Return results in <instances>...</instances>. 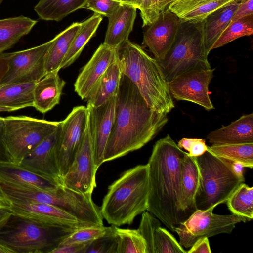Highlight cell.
<instances>
[{"mask_svg": "<svg viewBox=\"0 0 253 253\" xmlns=\"http://www.w3.org/2000/svg\"><path fill=\"white\" fill-rule=\"evenodd\" d=\"M36 83H17L0 86V106L15 110L33 107Z\"/></svg>", "mask_w": 253, "mask_h": 253, "instance_id": "29", "label": "cell"}, {"mask_svg": "<svg viewBox=\"0 0 253 253\" xmlns=\"http://www.w3.org/2000/svg\"><path fill=\"white\" fill-rule=\"evenodd\" d=\"M202 23L180 20L178 31L164 58L157 60L169 83L179 75L197 69H211Z\"/></svg>", "mask_w": 253, "mask_h": 253, "instance_id": "7", "label": "cell"}, {"mask_svg": "<svg viewBox=\"0 0 253 253\" xmlns=\"http://www.w3.org/2000/svg\"><path fill=\"white\" fill-rule=\"evenodd\" d=\"M200 175L196 197L197 210H206L226 203L243 183V173L235 169L234 163L216 156L207 150L195 157Z\"/></svg>", "mask_w": 253, "mask_h": 253, "instance_id": "6", "label": "cell"}, {"mask_svg": "<svg viewBox=\"0 0 253 253\" xmlns=\"http://www.w3.org/2000/svg\"><path fill=\"white\" fill-rule=\"evenodd\" d=\"M77 229L42 223L12 213L0 223V244L14 253H51Z\"/></svg>", "mask_w": 253, "mask_h": 253, "instance_id": "5", "label": "cell"}, {"mask_svg": "<svg viewBox=\"0 0 253 253\" xmlns=\"http://www.w3.org/2000/svg\"><path fill=\"white\" fill-rule=\"evenodd\" d=\"M116 96L94 107L87 104L96 169L104 163V154L114 122Z\"/></svg>", "mask_w": 253, "mask_h": 253, "instance_id": "16", "label": "cell"}, {"mask_svg": "<svg viewBox=\"0 0 253 253\" xmlns=\"http://www.w3.org/2000/svg\"><path fill=\"white\" fill-rule=\"evenodd\" d=\"M241 0H174L168 8L182 21L201 22L213 11Z\"/></svg>", "mask_w": 253, "mask_h": 253, "instance_id": "20", "label": "cell"}, {"mask_svg": "<svg viewBox=\"0 0 253 253\" xmlns=\"http://www.w3.org/2000/svg\"><path fill=\"white\" fill-rule=\"evenodd\" d=\"M153 0H141L139 10L142 20V27H146L152 23L151 6Z\"/></svg>", "mask_w": 253, "mask_h": 253, "instance_id": "42", "label": "cell"}, {"mask_svg": "<svg viewBox=\"0 0 253 253\" xmlns=\"http://www.w3.org/2000/svg\"><path fill=\"white\" fill-rule=\"evenodd\" d=\"M240 2L213 11L202 21L204 43L208 54L212 50L215 42L230 24Z\"/></svg>", "mask_w": 253, "mask_h": 253, "instance_id": "26", "label": "cell"}, {"mask_svg": "<svg viewBox=\"0 0 253 253\" xmlns=\"http://www.w3.org/2000/svg\"><path fill=\"white\" fill-rule=\"evenodd\" d=\"M111 227L99 225L78 228L66 237L60 245L91 243L106 234L111 229Z\"/></svg>", "mask_w": 253, "mask_h": 253, "instance_id": "37", "label": "cell"}, {"mask_svg": "<svg viewBox=\"0 0 253 253\" xmlns=\"http://www.w3.org/2000/svg\"><path fill=\"white\" fill-rule=\"evenodd\" d=\"M207 148L205 139L196 138L188 154L192 157H198L203 154Z\"/></svg>", "mask_w": 253, "mask_h": 253, "instance_id": "44", "label": "cell"}, {"mask_svg": "<svg viewBox=\"0 0 253 253\" xmlns=\"http://www.w3.org/2000/svg\"><path fill=\"white\" fill-rule=\"evenodd\" d=\"M9 207L13 213L42 223L72 228L85 227L75 216L52 205L9 202Z\"/></svg>", "mask_w": 253, "mask_h": 253, "instance_id": "18", "label": "cell"}, {"mask_svg": "<svg viewBox=\"0 0 253 253\" xmlns=\"http://www.w3.org/2000/svg\"><path fill=\"white\" fill-rule=\"evenodd\" d=\"M37 22L23 15L0 19V53L12 47Z\"/></svg>", "mask_w": 253, "mask_h": 253, "instance_id": "27", "label": "cell"}, {"mask_svg": "<svg viewBox=\"0 0 253 253\" xmlns=\"http://www.w3.org/2000/svg\"><path fill=\"white\" fill-rule=\"evenodd\" d=\"M187 252L188 253H211V251L208 238L198 239Z\"/></svg>", "mask_w": 253, "mask_h": 253, "instance_id": "43", "label": "cell"}, {"mask_svg": "<svg viewBox=\"0 0 253 253\" xmlns=\"http://www.w3.org/2000/svg\"><path fill=\"white\" fill-rule=\"evenodd\" d=\"M111 227V229L106 234L89 244L85 253H116V238L113 226Z\"/></svg>", "mask_w": 253, "mask_h": 253, "instance_id": "38", "label": "cell"}, {"mask_svg": "<svg viewBox=\"0 0 253 253\" xmlns=\"http://www.w3.org/2000/svg\"><path fill=\"white\" fill-rule=\"evenodd\" d=\"M185 153L167 135L155 143L147 164V211L172 232L186 220L180 206L182 163Z\"/></svg>", "mask_w": 253, "mask_h": 253, "instance_id": "2", "label": "cell"}, {"mask_svg": "<svg viewBox=\"0 0 253 253\" xmlns=\"http://www.w3.org/2000/svg\"><path fill=\"white\" fill-rule=\"evenodd\" d=\"M87 0H40L34 7L39 18L60 21L69 14L83 8Z\"/></svg>", "mask_w": 253, "mask_h": 253, "instance_id": "31", "label": "cell"}, {"mask_svg": "<svg viewBox=\"0 0 253 253\" xmlns=\"http://www.w3.org/2000/svg\"><path fill=\"white\" fill-rule=\"evenodd\" d=\"M90 243H73L60 245L51 253H85Z\"/></svg>", "mask_w": 253, "mask_h": 253, "instance_id": "40", "label": "cell"}, {"mask_svg": "<svg viewBox=\"0 0 253 253\" xmlns=\"http://www.w3.org/2000/svg\"><path fill=\"white\" fill-rule=\"evenodd\" d=\"M4 0H0V5L1 4V3L3 2V1H4Z\"/></svg>", "mask_w": 253, "mask_h": 253, "instance_id": "53", "label": "cell"}, {"mask_svg": "<svg viewBox=\"0 0 253 253\" xmlns=\"http://www.w3.org/2000/svg\"><path fill=\"white\" fill-rule=\"evenodd\" d=\"M0 203L5 206H8V203L7 200L5 199L4 196L3 195L2 192L0 189Z\"/></svg>", "mask_w": 253, "mask_h": 253, "instance_id": "52", "label": "cell"}, {"mask_svg": "<svg viewBox=\"0 0 253 253\" xmlns=\"http://www.w3.org/2000/svg\"><path fill=\"white\" fill-rule=\"evenodd\" d=\"M60 125L48 136L27 154L19 164L24 169L36 174L61 184L56 149Z\"/></svg>", "mask_w": 253, "mask_h": 253, "instance_id": "15", "label": "cell"}, {"mask_svg": "<svg viewBox=\"0 0 253 253\" xmlns=\"http://www.w3.org/2000/svg\"><path fill=\"white\" fill-rule=\"evenodd\" d=\"M117 58V49L103 43L96 50L90 59L82 68L74 84L75 92L86 99L101 76Z\"/></svg>", "mask_w": 253, "mask_h": 253, "instance_id": "17", "label": "cell"}, {"mask_svg": "<svg viewBox=\"0 0 253 253\" xmlns=\"http://www.w3.org/2000/svg\"><path fill=\"white\" fill-rule=\"evenodd\" d=\"M180 20L167 8L144 31L142 46L147 47L154 58H164L176 39Z\"/></svg>", "mask_w": 253, "mask_h": 253, "instance_id": "14", "label": "cell"}, {"mask_svg": "<svg viewBox=\"0 0 253 253\" xmlns=\"http://www.w3.org/2000/svg\"><path fill=\"white\" fill-rule=\"evenodd\" d=\"M122 75L120 64L116 58L85 99L87 104L98 107L117 95Z\"/></svg>", "mask_w": 253, "mask_h": 253, "instance_id": "25", "label": "cell"}, {"mask_svg": "<svg viewBox=\"0 0 253 253\" xmlns=\"http://www.w3.org/2000/svg\"><path fill=\"white\" fill-rule=\"evenodd\" d=\"M81 22H74L57 35L48 49L45 58L46 74L59 71L72 42L79 30Z\"/></svg>", "mask_w": 253, "mask_h": 253, "instance_id": "28", "label": "cell"}, {"mask_svg": "<svg viewBox=\"0 0 253 253\" xmlns=\"http://www.w3.org/2000/svg\"><path fill=\"white\" fill-rule=\"evenodd\" d=\"M0 205H2V204H1L0 203ZM4 206H5V205H4Z\"/></svg>", "mask_w": 253, "mask_h": 253, "instance_id": "54", "label": "cell"}, {"mask_svg": "<svg viewBox=\"0 0 253 253\" xmlns=\"http://www.w3.org/2000/svg\"><path fill=\"white\" fill-rule=\"evenodd\" d=\"M122 2L128 3L135 6L137 9L139 8L141 0H120Z\"/></svg>", "mask_w": 253, "mask_h": 253, "instance_id": "50", "label": "cell"}, {"mask_svg": "<svg viewBox=\"0 0 253 253\" xmlns=\"http://www.w3.org/2000/svg\"><path fill=\"white\" fill-rule=\"evenodd\" d=\"M214 69H197L182 73L168 83L172 97L197 104L206 110L214 109L209 86Z\"/></svg>", "mask_w": 253, "mask_h": 253, "instance_id": "13", "label": "cell"}, {"mask_svg": "<svg viewBox=\"0 0 253 253\" xmlns=\"http://www.w3.org/2000/svg\"><path fill=\"white\" fill-rule=\"evenodd\" d=\"M196 138H183L178 142L177 146L180 149H184L189 152Z\"/></svg>", "mask_w": 253, "mask_h": 253, "instance_id": "47", "label": "cell"}, {"mask_svg": "<svg viewBox=\"0 0 253 253\" xmlns=\"http://www.w3.org/2000/svg\"><path fill=\"white\" fill-rule=\"evenodd\" d=\"M121 1V0H120Z\"/></svg>", "mask_w": 253, "mask_h": 253, "instance_id": "55", "label": "cell"}, {"mask_svg": "<svg viewBox=\"0 0 253 253\" xmlns=\"http://www.w3.org/2000/svg\"><path fill=\"white\" fill-rule=\"evenodd\" d=\"M212 144L253 142V114H246L226 126L211 132L207 136Z\"/></svg>", "mask_w": 253, "mask_h": 253, "instance_id": "24", "label": "cell"}, {"mask_svg": "<svg viewBox=\"0 0 253 253\" xmlns=\"http://www.w3.org/2000/svg\"><path fill=\"white\" fill-rule=\"evenodd\" d=\"M122 73L137 87L147 105L160 113L168 114L174 104L158 61L129 40L117 48Z\"/></svg>", "mask_w": 253, "mask_h": 253, "instance_id": "3", "label": "cell"}, {"mask_svg": "<svg viewBox=\"0 0 253 253\" xmlns=\"http://www.w3.org/2000/svg\"><path fill=\"white\" fill-rule=\"evenodd\" d=\"M214 208L197 210L184 221L174 228L183 247L190 248L198 239L216 235L230 234L236 225L247 219L235 214L220 215L213 213Z\"/></svg>", "mask_w": 253, "mask_h": 253, "instance_id": "9", "label": "cell"}, {"mask_svg": "<svg viewBox=\"0 0 253 253\" xmlns=\"http://www.w3.org/2000/svg\"><path fill=\"white\" fill-rule=\"evenodd\" d=\"M3 117H0V162L10 161L3 137Z\"/></svg>", "mask_w": 253, "mask_h": 253, "instance_id": "45", "label": "cell"}, {"mask_svg": "<svg viewBox=\"0 0 253 253\" xmlns=\"http://www.w3.org/2000/svg\"><path fill=\"white\" fill-rule=\"evenodd\" d=\"M199 181V171L195 158L185 152L182 163L180 206L186 219L197 210L196 197Z\"/></svg>", "mask_w": 253, "mask_h": 253, "instance_id": "21", "label": "cell"}, {"mask_svg": "<svg viewBox=\"0 0 253 253\" xmlns=\"http://www.w3.org/2000/svg\"><path fill=\"white\" fill-rule=\"evenodd\" d=\"M97 171L88 112L82 138L68 170L62 177L61 185L92 196L96 187Z\"/></svg>", "mask_w": 253, "mask_h": 253, "instance_id": "10", "label": "cell"}, {"mask_svg": "<svg viewBox=\"0 0 253 253\" xmlns=\"http://www.w3.org/2000/svg\"><path fill=\"white\" fill-rule=\"evenodd\" d=\"M8 69V62L4 53H0V83Z\"/></svg>", "mask_w": 253, "mask_h": 253, "instance_id": "46", "label": "cell"}, {"mask_svg": "<svg viewBox=\"0 0 253 253\" xmlns=\"http://www.w3.org/2000/svg\"><path fill=\"white\" fill-rule=\"evenodd\" d=\"M233 213L245 218L247 221L253 218V187L242 183L226 202Z\"/></svg>", "mask_w": 253, "mask_h": 253, "instance_id": "33", "label": "cell"}, {"mask_svg": "<svg viewBox=\"0 0 253 253\" xmlns=\"http://www.w3.org/2000/svg\"><path fill=\"white\" fill-rule=\"evenodd\" d=\"M102 20L101 15L94 13L81 22V27L61 64L60 69L69 66L79 57L84 46L95 34Z\"/></svg>", "mask_w": 253, "mask_h": 253, "instance_id": "30", "label": "cell"}, {"mask_svg": "<svg viewBox=\"0 0 253 253\" xmlns=\"http://www.w3.org/2000/svg\"><path fill=\"white\" fill-rule=\"evenodd\" d=\"M61 123L26 116L3 118V137L10 162L23 158L54 131Z\"/></svg>", "mask_w": 253, "mask_h": 253, "instance_id": "8", "label": "cell"}, {"mask_svg": "<svg viewBox=\"0 0 253 253\" xmlns=\"http://www.w3.org/2000/svg\"><path fill=\"white\" fill-rule=\"evenodd\" d=\"M251 14H253V0H241L230 23Z\"/></svg>", "mask_w": 253, "mask_h": 253, "instance_id": "41", "label": "cell"}, {"mask_svg": "<svg viewBox=\"0 0 253 253\" xmlns=\"http://www.w3.org/2000/svg\"><path fill=\"white\" fill-rule=\"evenodd\" d=\"M121 3L120 0H87L83 8L89 9L94 13L108 17Z\"/></svg>", "mask_w": 253, "mask_h": 253, "instance_id": "39", "label": "cell"}, {"mask_svg": "<svg viewBox=\"0 0 253 253\" xmlns=\"http://www.w3.org/2000/svg\"><path fill=\"white\" fill-rule=\"evenodd\" d=\"M149 193L148 168L139 165L121 174L108 187L101 209L103 218L116 226L131 224L147 211Z\"/></svg>", "mask_w": 253, "mask_h": 253, "instance_id": "4", "label": "cell"}, {"mask_svg": "<svg viewBox=\"0 0 253 253\" xmlns=\"http://www.w3.org/2000/svg\"><path fill=\"white\" fill-rule=\"evenodd\" d=\"M253 33V14L230 23L213 44L212 50L223 46L239 38Z\"/></svg>", "mask_w": 253, "mask_h": 253, "instance_id": "35", "label": "cell"}, {"mask_svg": "<svg viewBox=\"0 0 253 253\" xmlns=\"http://www.w3.org/2000/svg\"><path fill=\"white\" fill-rule=\"evenodd\" d=\"M0 182L46 191H53L59 185L52 180L36 174L10 161L0 162Z\"/></svg>", "mask_w": 253, "mask_h": 253, "instance_id": "22", "label": "cell"}, {"mask_svg": "<svg viewBox=\"0 0 253 253\" xmlns=\"http://www.w3.org/2000/svg\"><path fill=\"white\" fill-rule=\"evenodd\" d=\"M112 226L116 238V253H147L146 243L138 229Z\"/></svg>", "mask_w": 253, "mask_h": 253, "instance_id": "34", "label": "cell"}, {"mask_svg": "<svg viewBox=\"0 0 253 253\" xmlns=\"http://www.w3.org/2000/svg\"><path fill=\"white\" fill-rule=\"evenodd\" d=\"M53 39L29 49L4 55L8 69L0 83V86L12 84L36 83L46 74L45 58Z\"/></svg>", "mask_w": 253, "mask_h": 253, "instance_id": "11", "label": "cell"}, {"mask_svg": "<svg viewBox=\"0 0 253 253\" xmlns=\"http://www.w3.org/2000/svg\"><path fill=\"white\" fill-rule=\"evenodd\" d=\"M168 121L147 105L136 85L122 73L116 96V113L103 161L139 149L151 140Z\"/></svg>", "mask_w": 253, "mask_h": 253, "instance_id": "1", "label": "cell"}, {"mask_svg": "<svg viewBox=\"0 0 253 253\" xmlns=\"http://www.w3.org/2000/svg\"><path fill=\"white\" fill-rule=\"evenodd\" d=\"M0 253H14V252L8 248L0 244Z\"/></svg>", "mask_w": 253, "mask_h": 253, "instance_id": "51", "label": "cell"}, {"mask_svg": "<svg viewBox=\"0 0 253 253\" xmlns=\"http://www.w3.org/2000/svg\"><path fill=\"white\" fill-rule=\"evenodd\" d=\"M58 72L46 74L35 84L33 107L42 113H46L59 103L66 83L60 78Z\"/></svg>", "mask_w": 253, "mask_h": 253, "instance_id": "23", "label": "cell"}, {"mask_svg": "<svg viewBox=\"0 0 253 253\" xmlns=\"http://www.w3.org/2000/svg\"><path fill=\"white\" fill-rule=\"evenodd\" d=\"M207 150L219 158L239 163L244 168L253 167V142L212 144L208 146Z\"/></svg>", "mask_w": 253, "mask_h": 253, "instance_id": "32", "label": "cell"}, {"mask_svg": "<svg viewBox=\"0 0 253 253\" xmlns=\"http://www.w3.org/2000/svg\"><path fill=\"white\" fill-rule=\"evenodd\" d=\"M175 237L161 224L154 230L150 253H186Z\"/></svg>", "mask_w": 253, "mask_h": 253, "instance_id": "36", "label": "cell"}, {"mask_svg": "<svg viewBox=\"0 0 253 253\" xmlns=\"http://www.w3.org/2000/svg\"><path fill=\"white\" fill-rule=\"evenodd\" d=\"M12 213L8 206L0 205V223L5 220Z\"/></svg>", "mask_w": 253, "mask_h": 253, "instance_id": "49", "label": "cell"}, {"mask_svg": "<svg viewBox=\"0 0 253 253\" xmlns=\"http://www.w3.org/2000/svg\"><path fill=\"white\" fill-rule=\"evenodd\" d=\"M88 110L86 107L73 108L61 122L56 157L61 178L68 170L85 129Z\"/></svg>", "mask_w": 253, "mask_h": 253, "instance_id": "12", "label": "cell"}, {"mask_svg": "<svg viewBox=\"0 0 253 253\" xmlns=\"http://www.w3.org/2000/svg\"><path fill=\"white\" fill-rule=\"evenodd\" d=\"M137 8L122 2L118 8L108 17V24L103 43L117 49L128 40L136 17Z\"/></svg>", "mask_w": 253, "mask_h": 253, "instance_id": "19", "label": "cell"}, {"mask_svg": "<svg viewBox=\"0 0 253 253\" xmlns=\"http://www.w3.org/2000/svg\"><path fill=\"white\" fill-rule=\"evenodd\" d=\"M173 0H159L155 12L156 19L159 13L166 9Z\"/></svg>", "mask_w": 253, "mask_h": 253, "instance_id": "48", "label": "cell"}]
</instances>
